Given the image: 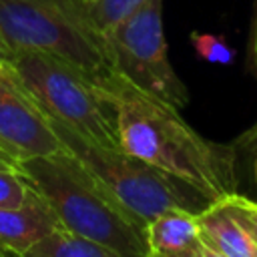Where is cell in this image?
Masks as SVG:
<instances>
[{
    "label": "cell",
    "instance_id": "cell-1",
    "mask_svg": "<svg viewBox=\"0 0 257 257\" xmlns=\"http://www.w3.org/2000/svg\"><path fill=\"white\" fill-rule=\"evenodd\" d=\"M110 104L120 149L191 183L213 201L237 193L235 149L201 137L179 108L114 72L98 84Z\"/></svg>",
    "mask_w": 257,
    "mask_h": 257
},
{
    "label": "cell",
    "instance_id": "cell-2",
    "mask_svg": "<svg viewBox=\"0 0 257 257\" xmlns=\"http://www.w3.org/2000/svg\"><path fill=\"white\" fill-rule=\"evenodd\" d=\"M54 211L60 227L98 241L124 257H149L145 225L68 151L14 161Z\"/></svg>",
    "mask_w": 257,
    "mask_h": 257
},
{
    "label": "cell",
    "instance_id": "cell-3",
    "mask_svg": "<svg viewBox=\"0 0 257 257\" xmlns=\"http://www.w3.org/2000/svg\"><path fill=\"white\" fill-rule=\"evenodd\" d=\"M0 46L6 54L46 52L96 84L116 72L106 38L90 20L86 0H0Z\"/></svg>",
    "mask_w": 257,
    "mask_h": 257
},
{
    "label": "cell",
    "instance_id": "cell-4",
    "mask_svg": "<svg viewBox=\"0 0 257 257\" xmlns=\"http://www.w3.org/2000/svg\"><path fill=\"white\" fill-rule=\"evenodd\" d=\"M50 124L64 151L74 155L143 225L169 209L203 213L215 203L191 183L131 155L118 145H98L54 118H50Z\"/></svg>",
    "mask_w": 257,
    "mask_h": 257
},
{
    "label": "cell",
    "instance_id": "cell-5",
    "mask_svg": "<svg viewBox=\"0 0 257 257\" xmlns=\"http://www.w3.org/2000/svg\"><path fill=\"white\" fill-rule=\"evenodd\" d=\"M6 60L50 118L98 145H118L114 112L98 84L84 72L38 50H12Z\"/></svg>",
    "mask_w": 257,
    "mask_h": 257
},
{
    "label": "cell",
    "instance_id": "cell-6",
    "mask_svg": "<svg viewBox=\"0 0 257 257\" xmlns=\"http://www.w3.org/2000/svg\"><path fill=\"white\" fill-rule=\"evenodd\" d=\"M104 38L116 72L128 82L179 110L189 104V90L169 60L163 0H145Z\"/></svg>",
    "mask_w": 257,
    "mask_h": 257
},
{
    "label": "cell",
    "instance_id": "cell-7",
    "mask_svg": "<svg viewBox=\"0 0 257 257\" xmlns=\"http://www.w3.org/2000/svg\"><path fill=\"white\" fill-rule=\"evenodd\" d=\"M64 151L48 114L18 80L8 60H0V153L12 161Z\"/></svg>",
    "mask_w": 257,
    "mask_h": 257
},
{
    "label": "cell",
    "instance_id": "cell-8",
    "mask_svg": "<svg viewBox=\"0 0 257 257\" xmlns=\"http://www.w3.org/2000/svg\"><path fill=\"white\" fill-rule=\"evenodd\" d=\"M60 227L54 211L32 189L20 207H0V247L22 255L50 231Z\"/></svg>",
    "mask_w": 257,
    "mask_h": 257
},
{
    "label": "cell",
    "instance_id": "cell-9",
    "mask_svg": "<svg viewBox=\"0 0 257 257\" xmlns=\"http://www.w3.org/2000/svg\"><path fill=\"white\" fill-rule=\"evenodd\" d=\"M199 229L203 243L223 257H255L247 231L223 199L199 213Z\"/></svg>",
    "mask_w": 257,
    "mask_h": 257
},
{
    "label": "cell",
    "instance_id": "cell-10",
    "mask_svg": "<svg viewBox=\"0 0 257 257\" xmlns=\"http://www.w3.org/2000/svg\"><path fill=\"white\" fill-rule=\"evenodd\" d=\"M149 253H175L201 243L199 213L169 209L145 223Z\"/></svg>",
    "mask_w": 257,
    "mask_h": 257
},
{
    "label": "cell",
    "instance_id": "cell-11",
    "mask_svg": "<svg viewBox=\"0 0 257 257\" xmlns=\"http://www.w3.org/2000/svg\"><path fill=\"white\" fill-rule=\"evenodd\" d=\"M18 257H124V255L98 241L76 235L64 227H56Z\"/></svg>",
    "mask_w": 257,
    "mask_h": 257
},
{
    "label": "cell",
    "instance_id": "cell-12",
    "mask_svg": "<svg viewBox=\"0 0 257 257\" xmlns=\"http://www.w3.org/2000/svg\"><path fill=\"white\" fill-rule=\"evenodd\" d=\"M30 193L32 187L14 161L0 153V207H20L28 201Z\"/></svg>",
    "mask_w": 257,
    "mask_h": 257
},
{
    "label": "cell",
    "instance_id": "cell-13",
    "mask_svg": "<svg viewBox=\"0 0 257 257\" xmlns=\"http://www.w3.org/2000/svg\"><path fill=\"white\" fill-rule=\"evenodd\" d=\"M143 2L145 0H86V6L92 24L102 34H106L114 24H118Z\"/></svg>",
    "mask_w": 257,
    "mask_h": 257
},
{
    "label": "cell",
    "instance_id": "cell-14",
    "mask_svg": "<svg viewBox=\"0 0 257 257\" xmlns=\"http://www.w3.org/2000/svg\"><path fill=\"white\" fill-rule=\"evenodd\" d=\"M191 44H193L195 52L203 60H207V62H213V64H231L235 60V50L219 34L193 32L191 34Z\"/></svg>",
    "mask_w": 257,
    "mask_h": 257
},
{
    "label": "cell",
    "instance_id": "cell-15",
    "mask_svg": "<svg viewBox=\"0 0 257 257\" xmlns=\"http://www.w3.org/2000/svg\"><path fill=\"white\" fill-rule=\"evenodd\" d=\"M223 201L231 209V213L237 217V221L243 225V229L247 231L251 247H253V255L257 257V203L241 197L239 193H233L225 197Z\"/></svg>",
    "mask_w": 257,
    "mask_h": 257
},
{
    "label": "cell",
    "instance_id": "cell-16",
    "mask_svg": "<svg viewBox=\"0 0 257 257\" xmlns=\"http://www.w3.org/2000/svg\"><path fill=\"white\" fill-rule=\"evenodd\" d=\"M149 257H223L221 253H217L213 247H209L207 243H197L189 249L183 251H175V253H149Z\"/></svg>",
    "mask_w": 257,
    "mask_h": 257
},
{
    "label": "cell",
    "instance_id": "cell-17",
    "mask_svg": "<svg viewBox=\"0 0 257 257\" xmlns=\"http://www.w3.org/2000/svg\"><path fill=\"white\" fill-rule=\"evenodd\" d=\"M255 62H257V12H255V20H253L251 38H249V66H253Z\"/></svg>",
    "mask_w": 257,
    "mask_h": 257
},
{
    "label": "cell",
    "instance_id": "cell-18",
    "mask_svg": "<svg viewBox=\"0 0 257 257\" xmlns=\"http://www.w3.org/2000/svg\"><path fill=\"white\" fill-rule=\"evenodd\" d=\"M0 257H18V255L12 253V251H8V249H4V247H0Z\"/></svg>",
    "mask_w": 257,
    "mask_h": 257
},
{
    "label": "cell",
    "instance_id": "cell-19",
    "mask_svg": "<svg viewBox=\"0 0 257 257\" xmlns=\"http://www.w3.org/2000/svg\"><path fill=\"white\" fill-rule=\"evenodd\" d=\"M251 72H253V74H255V76H257V62H255V64H253V66H251ZM251 137H255V139H257V126H255V128H253V131H251Z\"/></svg>",
    "mask_w": 257,
    "mask_h": 257
},
{
    "label": "cell",
    "instance_id": "cell-20",
    "mask_svg": "<svg viewBox=\"0 0 257 257\" xmlns=\"http://www.w3.org/2000/svg\"><path fill=\"white\" fill-rule=\"evenodd\" d=\"M2 58H6V50L0 46V60H2Z\"/></svg>",
    "mask_w": 257,
    "mask_h": 257
},
{
    "label": "cell",
    "instance_id": "cell-21",
    "mask_svg": "<svg viewBox=\"0 0 257 257\" xmlns=\"http://www.w3.org/2000/svg\"><path fill=\"white\" fill-rule=\"evenodd\" d=\"M255 181H257V161H255Z\"/></svg>",
    "mask_w": 257,
    "mask_h": 257
}]
</instances>
